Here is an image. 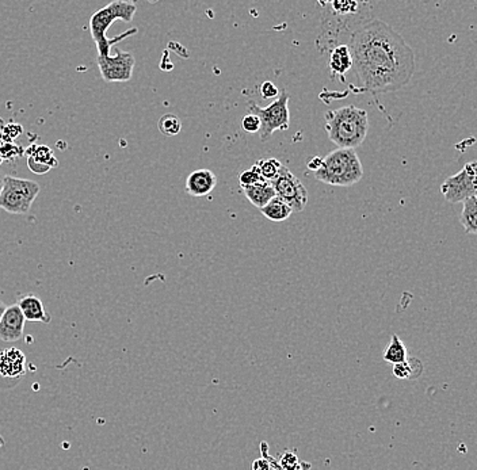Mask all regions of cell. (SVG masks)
<instances>
[{
    "label": "cell",
    "instance_id": "cell-1",
    "mask_svg": "<svg viewBox=\"0 0 477 470\" xmlns=\"http://www.w3.org/2000/svg\"><path fill=\"white\" fill-rule=\"evenodd\" d=\"M352 68L366 91L384 94L407 86L415 72L413 49L393 28L372 19L351 37Z\"/></svg>",
    "mask_w": 477,
    "mask_h": 470
},
{
    "label": "cell",
    "instance_id": "cell-2",
    "mask_svg": "<svg viewBox=\"0 0 477 470\" xmlns=\"http://www.w3.org/2000/svg\"><path fill=\"white\" fill-rule=\"evenodd\" d=\"M318 6L321 7V23L316 47L320 53H330L339 45H349L354 33L374 19L370 1H318Z\"/></svg>",
    "mask_w": 477,
    "mask_h": 470
},
{
    "label": "cell",
    "instance_id": "cell-3",
    "mask_svg": "<svg viewBox=\"0 0 477 470\" xmlns=\"http://www.w3.org/2000/svg\"><path fill=\"white\" fill-rule=\"evenodd\" d=\"M324 118V129L330 140L338 148L355 149L365 142L369 130V117L366 110L349 105L327 111Z\"/></svg>",
    "mask_w": 477,
    "mask_h": 470
},
{
    "label": "cell",
    "instance_id": "cell-4",
    "mask_svg": "<svg viewBox=\"0 0 477 470\" xmlns=\"http://www.w3.org/2000/svg\"><path fill=\"white\" fill-rule=\"evenodd\" d=\"M137 11V4L134 1H125V0H115L106 7L99 8L96 13L90 18V32L91 37L96 42L98 56L100 57H108L110 56V49L114 44L120 42L121 40L127 38L133 34L137 33V29L133 28L127 33L114 37V38H108V30L112 26L115 21H124V22H132L133 18L136 16Z\"/></svg>",
    "mask_w": 477,
    "mask_h": 470
},
{
    "label": "cell",
    "instance_id": "cell-5",
    "mask_svg": "<svg viewBox=\"0 0 477 470\" xmlns=\"http://www.w3.org/2000/svg\"><path fill=\"white\" fill-rule=\"evenodd\" d=\"M315 178L331 186L349 188L358 183L364 176V167L355 149L338 148L326 157H321Z\"/></svg>",
    "mask_w": 477,
    "mask_h": 470
},
{
    "label": "cell",
    "instance_id": "cell-6",
    "mask_svg": "<svg viewBox=\"0 0 477 470\" xmlns=\"http://www.w3.org/2000/svg\"><path fill=\"white\" fill-rule=\"evenodd\" d=\"M40 185L30 179L3 176L0 190V209L10 214H26L40 194Z\"/></svg>",
    "mask_w": 477,
    "mask_h": 470
},
{
    "label": "cell",
    "instance_id": "cell-7",
    "mask_svg": "<svg viewBox=\"0 0 477 470\" xmlns=\"http://www.w3.org/2000/svg\"><path fill=\"white\" fill-rule=\"evenodd\" d=\"M289 94L282 88L281 95L269 105L268 108H260L255 102L248 103L250 114H254L260 121L259 137L260 142H266L275 130H287L290 124V113H289Z\"/></svg>",
    "mask_w": 477,
    "mask_h": 470
},
{
    "label": "cell",
    "instance_id": "cell-8",
    "mask_svg": "<svg viewBox=\"0 0 477 470\" xmlns=\"http://www.w3.org/2000/svg\"><path fill=\"white\" fill-rule=\"evenodd\" d=\"M275 191V197L284 201L292 209L293 213H300L308 204V191L301 180L292 173L287 167L282 166L277 178L271 182Z\"/></svg>",
    "mask_w": 477,
    "mask_h": 470
},
{
    "label": "cell",
    "instance_id": "cell-9",
    "mask_svg": "<svg viewBox=\"0 0 477 470\" xmlns=\"http://www.w3.org/2000/svg\"><path fill=\"white\" fill-rule=\"evenodd\" d=\"M477 164L475 160L466 163L460 173L449 176L441 186L447 202L459 204L476 195Z\"/></svg>",
    "mask_w": 477,
    "mask_h": 470
},
{
    "label": "cell",
    "instance_id": "cell-10",
    "mask_svg": "<svg viewBox=\"0 0 477 470\" xmlns=\"http://www.w3.org/2000/svg\"><path fill=\"white\" fill-rule=\"evenodd\" d=\"M115 56L100 57L98 56V67L100 75L108 83H124L129 81L133 75L136 59L132 53L115 49Z\"/></svg>",
    "mask_w": 477,
    "mask_h": 470
},
{
    "label": "cell",
    "instance_id": "cell-11",
    "mask_svg": "<svg viewBox=\"0 0 477 470\" xmlns=\"http://www.w3.org/2000/svg\"><path fill=\"white\" fill-rule=\"evenodd\" d=\"M25 317L19 306L14 304L7 306L0 319V340L1 342H18L23 336Z\"/></svg>",
    "mask_w": 477,
    "mask_h": 470
},
{
    "label": "cell",
    "instance_id": "cell-12",
    "mask_svg": "<svg viewBox=\"0 0 477 470\" xmlns=\"http://www.w3.org/2000/svg\"><path fill=\"white\" fill-rule=\"evenodd\" d=\"M26 357L18 348H6L0 351V377L19 381L26 374Z\"/></svg>",
    "mask_w": 477,
    "mask_h": 470
},
{
    "label": "cell",
    "instance_id": "cell-13",
    "mask_svg": "<svg viewBox=\"0 0 477 470\" xmlns=\"http://www.w3.org/2000/svg\"><path fill=\"white\" fill-rule=\"evenodd\" d=\"M217 185V176L210 170H197L186 179V191L191 197H205L210 194Z\"/></svg>",
    "mask_w": 477,
    "mask_h": 470
},
{
    "label": "cell",
    "instance_id": "cell-14",
    "mask_svg": "<svg viewBox=\"0 0 477 470\" xmlns=\"http://www.w3.org/2000/svg\"><path fill=\"white\" fill-rule=\"evenodd\" d=\"M16 305L19 306L25 320H28V321L49 324L50 320H52L50 314L44 308L42 301L34 294H26V296L19 298Z\"/></svg>",
    "mask_w": 477,
    "mask_h": 470
},
{
    "label": "cell",
    "instance_id": "cell-15",
    "mask_svg": "<svg viewBox=\"0 0 477 470\" xmlns=\"http://www.w3.org/2000/svg\"><path fill=\"white\" fill-rule=\"evenodd\" d=\"M351 68L352 57L349 45H339L330 52V69L333 76L343 78Z\"/></svg>",
    "mask_w": 477,
    "mask_h": 470
},
{
    "label": "cell",
    "instance_id": "cell-16",
    "mask_svg": "<svg viewBox=\"0 0 477 470\" xmlns=\"http://www.w3.org/2000/svg\"><path fill=\"white\" fill-rule=\"evenodd\" d=\"M241 190L246 198L258 209H262L263 206L269 204L272 198H275L274 188L271 186L270 182H266V180H262L254 186L241 188Z\"/></svg>",
    "mask_w": 477,
    "mask_h": 470
},
{
    "label": "cell",
    "instance_id": "cell-17",
    "mask_svg": "<svg viewBox=\"0 0 477 470\" xmlns=\"http://www.w3.org/2000/svg\"><path fill=\"white\" fill-rule=\"evenodd\" d=\"M460 222L469 235L477 234V195L471 197L462 202V212Z\"/></svg>",
    "mask_w": 477,
    "mask_h": 470
},
{
    "label": "cell",
    "instance_id": "cell-18",
    "mask_svg": "<svg viewBox=\"0 0 477 470\" xmlns=\"http://www.w3.org/2000/svg\"><path fill=\"white\" fill-rule=\"evenodd\" d=\"M260 213L270 221H275V222H281L285 221L292 216V209L287 206L284 201H281L280 198H272L269 204L263 206L262 209H259Z\"/></svg>",
    "mask_w": 477,
    "mask_h": 470
},
{
    "label": "cell",
    "instance_id": "cell-19",
    "mask_svg": "<svg viewBox=\"0 0 477 470\" xmlns=\"http://www.w3.org/2000/svg\"><path fill=\"white\" fill-rule=\"evenodd\" d=\"M407 347L400 340L398 335L392 336L391 343L386 345L384 352V360L392 365H398L407 360Z\"/></svg>",
    "mask_w": 477,
    "mask_h": 470
},
{
    "label": "cell",
    "instance_id": "cell-20",
    "mask_svg": "<svg viewBox=\"0 0 477 470\" xmlns=\"http://www.w3.org/2000/svg\"><path fill=\"white\" fill-rule=\"evenodd\" d=\"M26 154L34 160L35 163H40L42 166H47L49 168L57 167V159L53 156L52 149L45 145H33L30 149H26Z\"/></svg>",
    "mask_w": 477,
    "mask_h": 470
},
{
    "label": "cell",
    "instance_id": "cell-21",
    "mask_svg": "<svg viewBox=\"0 0 477 470\" xmlns=\"http://www.w3.org/2000/svg\"><path fill=\"white\" fill-rule=\"evenodd\" d=\"M255 166H256L258 171L260 173L262 179L266 180V182H270L271 183V182L277 178V175H278L280 170H281V167H282L284 164H282L280 160H277V159L269 157V159L258 160V161L255 163Z\"/></svg>",
    "mask_w": 477,
    "mask_h": 470
},
{
    "label": "cell",
    "instance_id": "cell-22",
    "mask_svg": "<svg viewBox=\"0 0 477 470\" xmlns=\"http://www.w3.org/2000/svg\"><path fill=\"white\" fill-rule=\"evenodd\" d=\"M416 358L413 360H406L401 363L393 365V374L400 378V379H414L422 374L423 372V365L420 363L419 366L414 367Z\"/></svg>",
    "mask_w": 477,
    "mask_h": 470
},
{
    "label": "cell",
    "instance_id": "cell-23",
    "mask_svg": "<svg viewBox=\"0 0 477 470\" xmlns=\"http://www.w3.org/2000/svg\"><path fill=\"white\" fill-rule=\"evenodd\" d=\"M158 127H159L160 133L171 137V136H176L180 132L182 122L176 114H164L158 122Z\"/></svg>",
    "mask_w": 477,
    "mask_h": 470
},
{
    "label": "cell",
    "instance_id": "cell-24",
    "mask_svg": "<svg viewBox=\"0 0 477 470\" xmlns=\"http://www.w3.org/2000/svg\"><path fill=\"white\" fill-rule=\"evenodd\" d=\"M262 176L260 173L258 171L256 166H253L250 170H246L243 173L238 175V183H240V188H250V186H254L256 183L262 182Z\"/></svg>",
    "mask_w": 477,
    "mask_h": 470
},
{
    "label": "cell",
    "instance_id": "cell-25",
    "mask_svg": "<svg viewBox=\"0 0 477 470\" xmlns=\"http://www.w3.org/2000/svg\"><path fill=\"white\" fill-rule=\"evenodd\" d=\"M241 127L246 133H259L260 121L254 114H247L241 120Z\"/></svg>",
    "mask_w": 477,
    "mask_h": 470
},
{
    "label": "cell",
    "instance_id": "cell-26",
    "mask_svg": "<svg viewBox=\"0 0 477 470\" xmlns=\"http://www.w3.org/2000/svg\"><path fill=\"white\" fill-rule=\"evenodd\" d=\"M22 130H23V127L18 125V124H8V125L4 126V129L1 130L3 132V139H4V142H13L18 136L22 134Z\"/></svg>",
    "mask_w": 477,
    "mask_h": 470
},
{
    "label": "cell",
    "instance_id": "cell-27",
    "mask_svg": "<svg viewBox=\"0 0 477 470\" xmlns=\"http://www.w3.org/2000/svg\"><path fill=\"white\" fill-rule=\"evenodd\" d=\"M280 470H300V464L297 455L293 453H285L281 458V469Z\"/></svg>",
    "mask_w": 477,
    "mask_h": 470
},
{
    "label": "cell",
    "instance_id": "cell-28",
    "mask_svg": "<svg viewBox=\"0 0 477 470\" xmlns=\"http://www.w3.org/2000/svg\"><path fill=\"white\" fill-rule=\"evenodd\" d=\"M259 93H260L263 99H272V98H277L280 95V90L272 81L268 80V81L262 83V86L259 88Z\"/></svg>",
    "mask_w": 477,
    "mask_h": 470
},
{
    "label": "cell",
    "instance_id": "cell-29",
    "mask_svg": "<svg viewBox=\"0 0 477 470\" xmlns=\"http://www.w3.org/2000/svg\"><path fill=\"white\" fill-rule=\"evenodd\" d=\"M19 149L21 148L18 145H16V144H13V142H3L0 145V155L3 157V160H6V159H14V157L18 156V151Z\"/></svg>",
    "mask_w": 477,
    "mask_h": 470
},
{
    "label": "cell",
    "instance_id": "cell-30",
    "mask_svg": "<svg viewBox=\"0 0 477 470\" xmlns=\"http://www.w3.org/2000/svg\"><path fill=\"white\" fill-rule=\"evenodd\" d=\"M28 166H29V168L32 170L33 173H41V175H42V173H48L49 170H50L47 166H42V164H40V163H35V161L32 160L30 157L28 159Z\"/></svg>",
    "mask_w": 477,
    "mask_h": 470
},
{
    "label": "cell",
    "instance_id": "cell-31",
    "mask_svg": "<svg viewBox=\"0 0 477 470\" xmlns=\"http://www.w3.org/2000/svg\"><path fill=\"white\" fill-rule=\"evenodd\" d=\"M253 470H271L270 462L265 458L256 459L253 464Z\"/></svg>",
    "mask_w": 477,
    "mask_h": 470
},
{
    "label": "cell",
    "instance_id": "cell-32",
    "mask_svg": "<svg viewBox=\"0 0 477 470\" xmlns=\"http://www.w3.org/2000/svg\"><path fill=\"white\" fill-rule=\"evenodd\" d=\"M320 163H321V157H312V159H309V161H308V168H309L311 171L315 173L318 167H320Z\"/></svg>",
    "mask_w": 477,
    "mask_h": 470
},
{
    "label": "cell",
    "instance_id": "cell-33",
    "mask_svg": "<svg viewBox=\"0 0 477 470\" xmlns=\"http://www.w3.org/2000/svg\"><path fill=\"white\" fill-rule=\"evenodd\" d=\"M6 305H4V302L3 301H0V319H1V316H3V314H4V311H6Z\"/></svg>",
    "mask_w": 477,
    "mask_h": 470
},
{
    "label": "cell",
    "instance_id": "cell-34",
    "mask_svg": "<svg viewBox=\"0 0 477 470\" xmlns=\"http://www.w3.org/2000/svg\"><path fill=\"white\" fill-rule=\"evenodd\" d=\"M1 186H3V178H0V190H1Z\"/></svg>",
    "mask_w": 477,
    "mask_h": 470
},
{
    "label": "cell",
    "instance_id": "cell-35",
    "mask_svg": "<svg viewBox=\"0 0 477 470\" xmlns=\"http://www.w3.org/2000/svg\"><path fill=\"white\" fill-rule=\"evenodd\" d=\"M1 163H3V157L0 155V166H1Z\"/></svg>",
    "mask_w": 477,
    "mask_h": 470
},
{
    "label": "cell",
    "instance_id": "cell-36",
    "mask_svg": "<svg viewBox=\"0 0 477 470\" xmlns=\"http://www.w3.org/2000/svg\"><path fill=\"white\" fill-rule=\"evenodd\" d=\"M277 470H280V469H277Z\"/></svg>",
    "mask_w": 477,
    "mask_h": 470
}]
</instances>
